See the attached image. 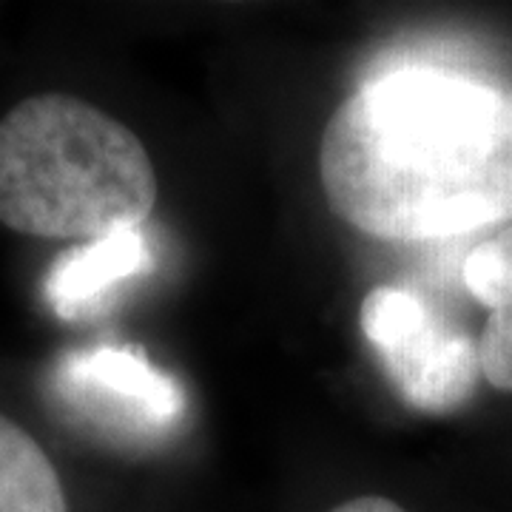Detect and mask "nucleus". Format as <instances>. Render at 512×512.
I'll use <instances>...</instances> for the list:
<instances>
[{"label": "nucleus", "instance_id": "1", "mask_svg": "<svg viewBox=\"0 0 512 512\" xmlns=\"http://www.w3.org/2000/svg\"><path fill=\"white\" fill-rule=\"evenodd\" d=\"M319 180L330 211L367 237L512 225V89L424 66L379 74L330 114Z\"/></svg>", "mask_w": 512, "mask_h": 512}, {"label": "nucleus", "instance_id": "2", "mask_svg": "<svg viewBox=\"0 0 512 512\" xmlns=\"http://www.w3.org/2000/svg\"><path fill=\"white\" fill-rule=\"evenodd\" d=\"M157 177L140 137L72 94H37L0 120V222L92 242L146 225Z\"/></svg>", "mask_w": 512, "mask_h": 512}, {"label": "nucleus", "instance_id": "3", "mask_svg": "<svg viewBox=\"0 0 512 512\" xmlns=\"http://www.w3.org/2000/svg\"><path fill=\"white\" fill-rule=\"evenodd\" d=\"M49 402L80 436L123 453L154 450L185 419V390L143 348L72 350L49 373Z\"/></svg>", "mask_w": 512, "mask_h": 512}, {"label": "nucleus", "instance_id": "4", "mask_svg": "<svg viewBox=\"0 0 512 512\" xmlns=\"http://www.w3.org/2000/svg\"><path fill=\"white\" fill-rule=\"evenodd\" d=\"M367 345L376 350L387 382L421 413H453L481 379L476 339L450 325L416 291L379 285L359 308Z\"/></svg>", "mask_w": 512, "mask_h": 512}, {"label": "nucleus", "instance_id": "5", "mask_svg": "<svg viewBox=\"0 0 512 512\" xmlns=\"http://www.w3.org/2000/svg\"><path fill=\"white\" fill-rule=\"evenodd\" d=\"M154 242L146 225L77 242L57 256L43 279V299L66 322H86L111 311L123 293L154 271Z\"/></svg>", "mask_w": 512, "mask_h": 512}, {"label": "nucleus", "instance_id": "6", "mask_svg": "<svg viewBox=\"0 0 512 512\" xmlns=\"http://www.w3.org/2000/svg\"><path fill=\"white\" fill-rule=\"evenodd\" d=\"M464 285L490 316L476 339L478 365L487 382L512 393V225L478 242L464 259Z\"/></svg>", "mask_w": 512, "mask_h": 512}, {"label": "nucleus", "instance_id": "7", "mask_svg": "<svg viewBox=\"0 0 512 512\" xmlns=\"http://www.w3.org/2000/svg\"><path fill=\"white\" fill-rule=\"evenodd\" d=\"M0 512H69L52 458L6 416H0Z\"/></svg>", "mask_w": 512, "mask_h": 512}, {"label": "nucleus", "instance_id": "8", "mask_svg": "<svg viewBox=\"0 0 512 512\" xmlns=\"http://www.w3.org/2000/svg\"><path fill=\"white\" fill-rule=\"evenodd\" d=\"M330 512H407L399 507L396 501L382 498V495H359V498H350L345 504H339L336 510Z\"/></svg>", "mask_w": 512, "mask_h": 512}]
</instances>
